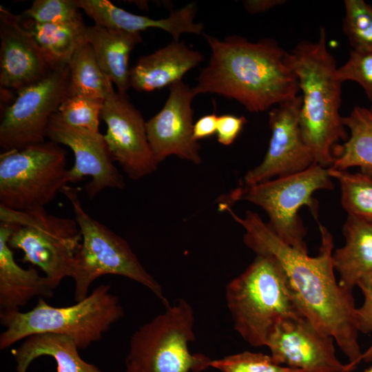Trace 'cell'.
I'll use <instances>...</instances> for the list:
<instances>
[{
	"label": "cell",
	"instance_id": "1",
	"mask_svg": "<svg viewBox=\"0 0 372 372\" xmlns=\"http://www.w3.org/2000/svg\"><path fill=\"white\" fill-rule=\"evenodd\" d=\"M245 229L244 242L258 254L277 260L304 316L320 330L332 336L356 369L362 361L359 343L357 308L353 292L336 280L332 262L333 236L318 223L321 235L319 252L309 256L284 242L256 212L238 216L229 206L223 207Z\"/></svg>",
	"mask_w": 372,
	"mask_h": 372
},
{
	"label": "cell",
	"instance_id": "2",
	"mask_svg": "<svg viewBox=\"0 0 372 372\" xmlns=\"http://www.w3.org/2000/svg\"><path fill=\"white\" fill-rule=\"evenodd\" d=\"M211 50L200 72L195 94L234 99L250 112H262L294 99L300 91L289 52L269 38L251 42L239 35L223 40L205 35Z\"/></svg>",
	"mask_w": 372,
	"mask_h": 372
},
{
	"label": "cell",
	"instance_id": "3",
	"mask_svg": "<svg viewBox=\"0 0 372 372\" xmlns=\"http://www.w3.org/2000/svg\"><path fill=\"white\" fill-rule=\"evenodd\" d=\"M289 61L302 92L300 127L315 163L329 168L340 141L348 138L340 114L342 82L337 63L327 47V33L320 28L315 41H302L289 52Z\"/></svg>",
	"mask_w": 372,
	"mask_h": 372
},
{
	"label": "cell",
	"instance_id": "4",
	"mask_svg": "<svg viewBox=\"0 0 372 372\" xmlns=\"http://www.w3.org/2000/svg\"><path fill=\"white\" fill-rule=\"evenodd\" d=\"M225 291L235 331L255 347L266 346L282 321L304 316L282 268L270 255H256Z\"/></svg>",
	"mask_w": 372,
	"mask_h": 372
},
{
	"label": "cell",
	"instance_id": "5",
	"mask_svg": "<svg viewBox=\"0 0 372 372\" xmlns=\"http://www.w3.org/2000/svg\"><path fill=\"white\" fill-rule=\"evenodd\" d=\"M110 285L101 284L83 300L63 307L50 305L39 298L30 311L1 312L5 327L0 335V349L39 333H52L71 338L83 349L100 340L123 316L118 296L110 292Z\"/></svg>",
	"mask_w": 372,
	"mask_h": 372
},
{
	"label": "cell",
	"instance_id": "6",
	"mask_svg": "<svg viewBox=\"0 0 372 372\" xmlns=\"http://www.w3.org/2000/svg\"><path fill=\"white\" fill-rule=\"evenodd\" d=\"M61 192L72 205L82 235L71 276L74 282V300L85 298L96 278L116 275L143 285L165 307L168 306L161 285L143 267L127 242L84 210L79 197V188L66 185Z\"/></svg>",
	"mask_w": 372,
	"mask_h": 372
},
{
	"label": "cell",
	"instance_id": "7",
	"mask_svg": "<svg viewBox=\"0 0 372 372\" xmlns=\"http://www.w3.org/2000/svg\"><path fill=\"white\" fill-rule=\"evenodd\" d=\"M329 168L316 163L296 174L277 177L254 185H242L223 198L220 203L245 200L262 209L269 216L271 230L286 244L308 253L306 229L298 214L303 206L309 207L318 219V203L313 198L320 189H333L334 184Z\"/></svg>",
	"mask_w": 372,
	"mask_h": 372
},
{
	"label": "cell",
	"instance_id": "8",
	"mask_svg": "<svg viewBox=\"0 0 372 372\" xmlns=\"http://www.w3.org/2000/svg\"><path fill=\"white\" fill-rule=\"evenodd\" d=\"M194 327V310L187 300L169 304L132 335L125 372H201L209 368L211 359L189 349L195 340Z\"/></svg>",
	"mask_w": 372,
	"mask_h": 372
},
{
	"label": "cell",
	"instance_id": "9",
	"mask_svg": "<svg viewBox=\"0 0 372 372\" xmlns=\"http://www.w3.org/2000/svg\"><path fill=\"white\" fill-rule=\"evenodd\" d=\"M0 220L13 226L11 249L22 251V261L40 268L54 289L72 276L82 241L75 219L50 214L44 207L21 211L0 205Z\"/></svg>",
	"mask_w": 372,
	"mask_h": 372
},
{
	"label": "cell",
	"instance_id": "10",
	"mask_svg": "<svg viewBox=\"0 0 372 372\" xmlns=\"http://www.w3.org/2000/svg\"><path fill=\"white\" fill-rule=\"evenodd\" d=\"M66 152L51 141L0 156V205L14 210L44 207L68 185Z\"/></svg>",
	"mask_w": 372,
	"mask_h": 372
},
{
	"label": "cell",
	"instance_id": "11",
	"mask_svg": "<svg viewBox=\"0 0 372 372\" xmlns=\"http://www.w3.org/2000/svg\"><path fill=\"white\" fill-rule=\"evenodd\" d=\"M69 82L70 69L66 64L17 93L1 117L0 146L3 152L45 141L50 120L68 96Z\"/></svg>",
	"mask_w": 372,
	"mask_h": 372
},
{
	"label": "cell",
	"instance_id": "12",
	"mask_svg": "<svg viewBox=\"0 0 372 372\" xmlns=\"http://www.w3.org/2000/svg\"><path fill=\"white\" fill-rule=\"evenodd\" d=\"M101 118L107 127L104 138L112 158L129 178L137 180L156 171L158 164L148 141L146 121L126 94L112 90Z\"/></svg>",
	"mask_w": 372,
	"mask_h": 372
},
{
	"label": "cell",
	"instance_id": "13",
	"mask_svg": "<svg viewBox=\"0 0 372 372\" xmlns=\"http://www.w3.org/2000/svg\"><path fill=\"white\" fill-rule=\"evenodd\" d=\"M302 96L280 103L269 112L271 136L267 153L260 165L248 171L243 184L254 185L302 172L315 163L300 127Z\"/></svg>",
	"mask_w": 372,
	"mask_h": 372
},
{
	"label": "cell",
	"instance_id": "14",
	"mask_svg": "<svg viewBox=\"0 0 372 372\" xmlns=\"http://www.w3.org/2000/svg\"><path fill=\"white\" fill-rule=\"evenodd\" d=\"M46 138L72 150L74 163L67 171V183H77L90 176L91 180L85 186L90 198L106 188L125 187L123 178L113 163L104 135L99 132L72 127L56 112L50 120Z\"/></svg>",
	"mask_w": 372,
	"mask_h": 372
},
{
	"label": "cell",
	"instance_id": "15",
	"mask_svg": "<svg viewBox=\"0 0 372 372\" xmlns=\"http://www.w3.org/2000/svg\"><path fill=\"white\" fill-rule=\"evenodd\" d=\"M334 339L305 316L282 321L267 344L278 364L304 372H351L336 356Z\"/></svg>",
	"mask_w": 372,
	"mask_h": 372
},
{
	"label": "cell",
	"instance_id": "16",
	"mask_svg": "<svg viewBox=\"0 0 372 372\" xmlns=\"http://www.w3.org/2000/svg\"><path fill=\"white\" fill-rule=\"evenodd\" d=\"M168 97L161 110L146 121L148 141L159 164L175 155L195 165L201 163L200 144L193 137L192 101L196 94L183 81L169 87Z\"/></svg>",
	"mask_w": 372,
	"mask_h": 372
},
{
	"label": "cell",
	"instance_id": "17",
	"mask_svg": "<svg viewBox=\"0 0 372 372\" xmlns=\"http://www.w3.org/2000/svg\"><path fill=\"white\" fill-rule=\"evenodd\" d=\"M0 86L17 93L41 81L54 67L22 25L20 15L0 6Z\"/></svg>",
	"mask_w": 372,
	"mask_h": 372
},
{
	"label": "cell",
	"instance_id": "18",
	"mask_svg": "<svg viewBox=\"0 0 372 372\" xmlns=\"http://www.w3.org/2000/svg\"><path fill=\"white\" fill-rule=\"evenodd\" d=\"M78 7L94 21V24L107 28L132 33H141L149 28H158L169 33L174 41H179L183 34L200 35L202 23H196L197 3H189L180 8L172 10L164 19H154L138 15L117 7L107 0H74Z\"/></svg>",
	"mask_w": 372,
	"mask_h": 372
},
{
	"label": "cell",
	"instance_id": "19",
	"mask_svg": "<svg viewBox=\"0 0 372 372\" xmlns=\"http://www.w3.org/2000/svg\"><path fill=\"white\" fill-rule=\"evenodd\" d=\"M205 59L202 53L184 42L174 41L138 59L130 70V87L152 92L182 81L185 74Z\"/></svg>",
	"mask_w": 372,
	"mask_h": 372
},
{
	"label": "cell",
	"instance_id": "20",
	"mask_svg": "<svg viewBox=\"0 0 372 372\" xmlns=\"http://www.w3.org/2000/svg\"><path fill=\"white\" fill-rule=\"evenodd\" d=\"M11 224L0 223V307L1 312L19 311L34 297L51 298L54 289L45 276L33 268L24 269L14 260L8 240Z\"/></svg>",
	"mask_w": 372,
	"mask_h": 372
},
{
	"label": "cell",
	"instance_id": "21",
	"mask_svg": "<svg viewBox=\"0 0 372 372\" xmlns=\"http://www.w3.org/2000/svg\"><path fill=\"white\" fill-rule=\"evenodd\" d=\"M344 245L334 251L332 262L338 282L348 291L372 289V222L348 216L342 228Z\"/></svg>",
	"mask_w": 372,
	"mask_h": 372
},
{
	"label": "cell",
	"instance_id": "22",
	"mask_svg": "<svg viewBox=\"0 0 372 372\" xmlns=\"http://www.w3.org/2000/svg\"><path fill=\"white\" fill-rule=\"evenodd\" d=\"M83 35L92 46L102 71L114 83L118 93L126 94L130 87L128 60L132 50L142 41L141 33L94 24L86 26Z\"/></svg>",
	"mask_w": 372,
	"mask_h": 372
},
{
	"label": "cell",
	"instance_id": "23",
	"mask_svg": "<svg viewBox=\"0 0 372 372\" xmlns=\"http://www.w3.org/2000/svg\"><path fill=\"white\" fill-rule=\"evenodd\" d=\"M74 341L64 335L45 333L30 335L13 353L17 371L26 372L34 359L49 355L54 359L57 372H103L84 361Z\"/></svg>",
	"mask_w": 372,
	"mask_h": 372
},
{
	"label": "cell",
	"instance_id": "24",
	"mask_svg": "<svg viewBox=\"0 0 372 372\" xmlns=\"http://www.w3.org/2000/svg\"><path fill=\"white\" fill-rule=\"evenodd\" d=\"M343 125L349 136L334 149V161L331 167L347 170L360 167L362 172L372 176V112L362 106L353 107L349 115L342 116Z\"/></svg>",
	"mask_w": 372,
	"mask_h": 372
},
{
	"label": "cell",
	"instance_id": "25",
	"mask_svg": "<svg viewBox=\"0 0 372 372\" xmlns=\"http://www.w3.org/2000/svg\"><path fill=\"white\" fill-rule=\"evenodd\" d=\"M68 96L84 95L105 100L114 90L113 83L102 71L94 50L83 39L68 63Z\"/></svg>",
	"mask_w": 372,
	"mask_h": 372
},
{
	"label": "cell",
	"instance_id": "26",
	"mask_svg": "<svg viewBox=\"0 0 372 372\" xmlns=\"http://www.w3.org/2000/svg\"><path fill=\"white\" fill-rule=\"evenodd\" d=\"M20 17L23 26L31 33L54 67L69 63L83 39L86 27L79 28L65 24L39 23Z\"/></svg>",
	"mask_w": 372,
	"mask_h": 372
},
{
	"label": "cell",
	"instance_id": "27",
	"mask_svg": "<svg viewBox=\"0 0 372 372\" xmlns=\"http://www.w3.org/2000/svg\"><path fill=\"white\" fill-rule=\"evenodd\" d=\"M340 184L341 204L348 216L372 222V176L329 168Z\"/></svg>",
	"mask_w": 372,
	"mask_h": 372
},
{
	"label": "cell",
	"instance_id": "28",
	"mask_svg": "<svg viewBox=\"0 0 372 372\" xmlns=\"http://www.w3.org/2000/svg\"><path fill=\"white\" fill-rule=\"evenodd\" d=\"M342 30L352 50H372V6L364 0H345Z\"/></svg>",
	"mask_w": 372,
	"mask_h": 372
},
{
	"label": "cell",
	"instance_id": "29",
	"mask_svg": "<svg viewBox=\"0 0 372 372\" xmlns=\"http://www.w3.org/2000/svg\"><path fill=\"white\" fill-rule=\"evenodd\" d=\"M21 16L39 23L86 27L74 0H35Z\"/></svg>",
	"mask_w": 372,
	"mask_h": 372
},
{
	"label": "cell",
	"instance_id": "30",
	"mask_svg": "<svg viewBox=\"0 0 372 372\" xmlns=\"http://www.w3.org/2000/svg\"><path fill=\"white\" fill-rule=\"evenodd\" d=\"M105 100L84 95L68 96L58 113L67 124L99 132V118Z\"/></svg>",
	"mask_w": 372,
	"mask_h": 372
},
{
	"label": "cell",
	"instance_id": "31",
	"mask_svg": "<svg viewBox=\"0 0 372 372\" xmlns=\"http://www.w3.org/2000/svg\"><path fill=\"white\" fill-rule=\"evenodd\" d=\"M210 367L220 372H304L280 365L271 355L248 351L211 360Z\"/></svg>",
	"mask_w": 372,
	"mask_h": 372
},
{
	"label": "cell",
	"instance_id": "32",
	"mask_svg": "<svg viewBox=\"0 0 372 372\" xmlns=\"http://www.w3.org/2000/svg\"><path fill=\"white\" fill-rule=\"evenodd\" d=\"M337 75L342 83L351 81L358 83L372 105V50H351L347 62L338 68Z\"/></svg>",
	"mask_w": 372,
	"mask_h": 372
},
{
	"label": "cell",
	"instance_id": "33",
	"mask_svg": "<svg viewBox=\"0 0 372 372\" xmlns=\"http://www.w3.org/2000/svg\"><path fill=\"white\" fill-rule=\"evenodd\" d=\"M247 121L243 116L223 114L218 116L216 136L218 141L225 146L236 139Z\"/></svg>",
	"mask_w": 372,
	"mask_h": 372
},
{
	"label": "cell",
	"instance_id": "34",
	"mask_svg": "<svg viewBox=\"0 0 372 372\" xmlns=\"http://www.w3.org/2000/svg\"><path fill=\"white\" fill-rule=\"evenodd\" d=\"M364 295V302L360 308H357L358 324L359 331L368 333L372 331V289H361ZM362 361H372V343L363 353Z\"/></svg>",
	"mask_w": 372,
	"mask_h": 372
},
{
	"label": "cell",
	"instance_id": "35",
	"mask_svg": "<svg viewBox=\"0 0 372 372\" xmlns=\"http://www.w3.org/2000/svg\"><path fill=\"white\" fill-rule=\"evenodd\" d=\"M218 116L212 113L200 117L193 126V137L198 141L216 133Z\"/></svg>",
	"mask_w": 372,
	"mask_h": 372
},
{
	"label": "cell",
	"instance_id": "36",
	"mask_svg": "<svg viewBox=\"0 0 372 372\" xmlns=\"http://www.w3.org/2000/svg\"><path fill=\"white\" fill-rule=\"evenodd\" d=\"M287 3L285 0H245L242 5L251 14H258L269 10Z\"/></svg>",
	"mask_w": 372,
	"mask_h": 372
},
{
	"label": "cell",
	"instance_id": "37",
	"mask_svg": "<svg viewBox=\"0 0 372 372\" xmlns=\"http://www.w3.org/2000/svg\"><path fill=\"white\" fill-rule=\"evenodd\" d=\"M363 372H372V366L371 367L368 368L367 369H366Z\"/></svg>",
	"mask_w": 372,
	"mask_h": 372
},
{
	"label": "cell",
	"instance_id": "38",
	"mask_svg": "<svg viewBox=\"0 0 372 372\" xmlns=\"http://www.w3.org/2000/svg\"><path fill=\"white\" fill-rule=\"evenodd\" d=\"M369 110H370L371 112H372V105L370 106Z\"/></svg>",
	"mask_w": 372,
	"mask_h": 372
}]
</instances>
